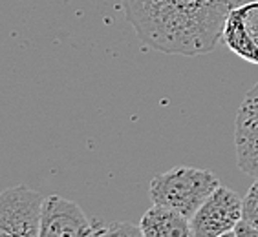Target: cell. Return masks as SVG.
Returning a JSON list of instances; mask_svg holds the SVG:
<instances>
[{"label":"cell","instance_id":"1","mask_svg":"<svg viewBox=\"0 0 258 237\" xmlns=\"http://www.w3.org/2000/svg\"><path fill=\"white\" fill-rule=\"evenodd\" d=\"M238 6L242 0H123L126 20L145 44L185 57L211 53Z\"/></svg>","mask_w":258,"mask_h":237},{"label":"cell","instance_id":"2","mask_svg":"<svg viewBox=\"0 0 258 237\" xmlns=\"http://www.w3.org/2000/svg\"><path fill=\"white\" fill-rule=\"evenodd\" d=\"M220 186L213 172L192 166H174L152 177L149 186L152 203L170 208L192 219L200 206Z\"/></svg>","mask_w":258,"mask_h":237},{"label":"cell","instance_id":"3","mask_svg":"<svg viewBox=\"0 0 258 237\" xmlns=\"http://www.w3.org/2000/svg\"><path fill=\"white\" fill-rule=\"evenodd\" d=\"M44 197L28 186L6 188L0 195V237H39Z\"/></svg>","mask_w":258,"mask_h":237},{"label":"cell","instance_id":"4","mask_svg":"<svg viewBox=\"0 0 258 237\" xmlns=\"http://www.w3.org/2000/svg\"><path fill=\"white\" fill-rule=\"evenodd\" d=\"M243 219V199L227 186L220 184L192 215L194 237H218L231 232Z\"/></svg>","mask_w":258,"mask_h":237},{"label":"cell","instance_id":"5","mask_svg":"<svg viewBox=\"0 0 258 237\" xmlns=\"http://www.w3.org/2000/svg\"><path fill=\"white\" fill-rule=\"evenodd\" d=\"M99 228L74 201L60 195L44 199L39 237H95Z\"/></svg>","mask_w":258,"mask_h":237},{"label":"cell","instance_id":"6","mask_svg":"<svg viewBox=\"0 0 258 237\" xmlns=\"http://www.w3.org/2000/svg\"><path fill=\"white\" fill-rule=\"evenodd\" d=\"M234 150L238 168L258 177V82L247 91L236 113Z\"/></svg>","mask_w":258,"mask_h":237},{"label":"cell","instance_id":"7","mask_svg":"<svg viewBox=\"0 0 258 237\" xmlns=\"http://www.w3.org/2000/svg\"><path fill=\"white\" fill-rule=\"evenodd\" d=\"M222 39L229 50L258 64V0L231 11Z\"/></svg>","mask_w":258,"mask_h":237},{"label":"cell","instance_id":"8","mask_svg":"<svg viewBox=\"0 0 258 237\" xmlns=\"http://www.w3.org/2000/svg\"><path fill=\"white\" fill-rule=\"evenodd\" d=\"M139 226L145 237H194L189 217L159 204L145 212Z\"/></svg>","mask_w":258,"mask_h":237},{"label":"cell","instance_id":"9","mask_svg":"<svg viewBox=\"0 0 258 237\" xmlns=\"http://www.w3.org/2000/svg\"><path fill=\"white\" fill-rule=\"evenodd\" d=\"M95 237H145L143 230L134 222H114L108 226H101Z\"/></svg>","mask_w":258,"mask_h":237},{"label":"cell","instance_id":"10","mask_svg":"<svg viewBox=\"0 0 258 237\" xmlns=\"http://www.w3.org/2000/svg\"><path fill=\"white\" fill-rule=\"evenodd\" d=\"M243 221L258 230V177H254V183L243 197Z\"/></svg>","mask_w":258,"mask_h":237},{"label":"cell","instance_id":"11","mask_svg":"<svg viewBox=\"0 0 258 237\" xmlns=\"http://www.w3.org/2000/svg\"><path fill=\"white\" fill-rule=\"evenodd\" d=\"M234 232H236V237H258V230L254 226H251L249 222L242 221L238 222V226L234 228Z\"/></svg>","mask_w":258,"mask_h":237},{"label":"cell","instance_id":"12","mask_svg":"<svg viewBox=\"0 0 258 237\" xmlns=\"http://www.w3.org/2000/svg\"><path fill=\"white\" fill-rule=\"evenodd\" d=\"M218 237H236V232H234V230H231V232H225V233H222V235H218Z\"/></svg>","mask_w":258,"mask_h":237}]
</instances>
